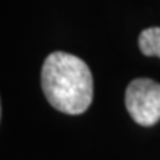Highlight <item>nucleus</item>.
Listing matches in <instances>:
<instances>
[{"label": "nucleus", "instance_id": "1", "mask_svg": "<svg viewBox=\"0 0 160 160\" xmlns=\"http://www.w3.org/2000/svg\"><path fill=\"white\" fill-rule=\"evenodd\" d=\"M42 89L53 108L77 116L89 108L93 79L88 64L67 52H52L42 67Z\"/></svg>", "mask_w": 160, "mask_h": 160}, {"label": "nucleus", "instance_id": "2", "mask_svg": "<svg viewBox=\"0 0 160 160\" xmlns=\"http://www.w3.org/2000/svg\"><path fill=\"white\" fill-rule=\"evenodd\" d=\"M125 104L138 125H156L160 120V83L145 77L132 80L126 89Z\"/></svg>", "mask_w": 160, "mask_h": 160}, {"label": "nucleus", "instance_id": "3", "mask_svg": "<svg viewBox=\"0 0 160 160\" xmlns=\"http://www.w3.org/2000/svg\"><path fill=\"white\" fill-rule=\"evenodd\" d=\"M139 51L145 57L160 58V27H151L139 34Z\"/></svg>", "mask_w": 160, "mask_h": 160}, {"label": "nucleus", "instance_id": "4", "mask_svg": "<svg viewBox=\"0 0 160 160\" xmlns=\"http://www.w3.org/2000/svg\"><path fill=\"white\" fill-rule=\"evenodd\" d=\"M0 113H2V107H0Z\"/></svg>", "mask_w": 160, "mask_h": 160}]
</instances>
